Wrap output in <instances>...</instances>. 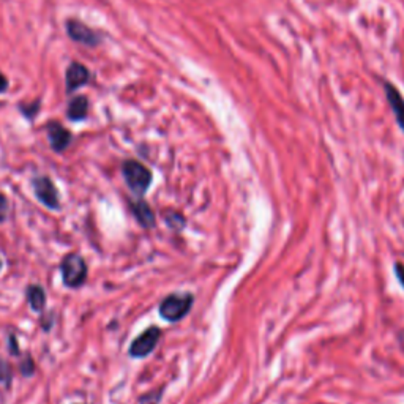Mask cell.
<instances>
[{
    "mask_svg": "<svg viewBox=\"0 0 404 404\" xmlns=\"http://www.w3.org/2000/svg\"><path fill=\"white\" fill-rule=\"evenodd\" d=\"M122 176L136 198H142L152 185L153 174L138 160H125L122 163Z\"/></svg>",
    "mask_w": 404,
    "mask_h": 404,
    "instance_id": "cell-1",
    "label": "cell"
},
{
    "mask_svg": "<svg viewBox=\"0 0 404 404\" xmlns=\"http://www.w3.org/2000/svg\"><path fill=\"white\" fill-rule=\"evenodd\" d=\"M195 304V295L190 293H176L161 300L158 306L160 316L168 322H179L190 313Z\"/></svg>",
    "mask_w": 404,
    "mask_h": 404,
    "instance_id": "cell-2",
    "label": "cell"
},
{
    "mask_svg": "<svg viewBox=\"0 0 404 404\" xmlns=\"http://www.w3.org/2000/svg\"><path fill=\"white\" fill-rule=\"evenodd\" d=\"M61 272L63 284L70 289L81 288L87 279V264H85L84 257L76 253H70L63 257L61 262Z\"/></svg>",
    "mask_w": 404,
    "mask_h": 404,
    "instance_id": "cell-3",
    "label": "cell"
},
{
    "mask_svg": "<svg viewBox=\"0 0 404 404\" xmlns=\"http://www.w3.org/2000/svg\"><path fill=\"white\" fill-rule=\"evenodd\" d=\"M65 30L70 39H72L74 43H78V45H83L85 47L100 46L101 40H103L101 39L100 32L92 29V27H89L87 24L76 18L67 19Z\"/></svg>",
    "mask_w": 404,
    "mask_h": 404,
    "instance_id": "cell-4",
    "label": "cell"
},
{
    "mask_svg": "<svg viewBox=\"0 0 404 404\" xmlns=\"http://www.w3.org/2000/svg\"><path fill=\"white\" fill-rule=\"evenodd\" d=\"M32 188L34 195L43 206L51 210H61V198H59V190L56 183L52 182L51 177L39 176L32 180Z\"/></svg>",
    "mask_w": 404,
    "mask_h": 404,
    "instance_id": "cell-5",
    "label": "cell"
},
{
    "mask_svg": "<svg viewBox=\"0 0 404 404\" xmlns=\"http://www.w3.org/2000/svg\"><path fill=\"white\" fill-rule=\"evenodd\" d=\"M160 338H161V328L160 327L152 326V327L145 328L141 335L133 339L128 354H130V357H133V359L147 357V355H150L155 351V348H157Z\"/></svg>",
    "mask_w": 404,
    "mask_h": 404,
    "instance_id": "cell-6",
    "label": "cell"
},
{
    "mask_svg": "<svg viewBox=\"0 0 404 404\" xmlns=\"http://www.w3.org/2000/svg\"><path fill=\"white\" fill-rule=\"evenodd\" d=\"M92 81L90 70L81 62H72L65 70V92L67 95H72L78 92L81 87L87 85Z\"/></svg>",
    "mask_w": 404,
    "mask_h": 404,
    "instance_id": "cell-7",
    "label": "cell"
},
{
    "mask_svg": "<svg viewBox=\"0 0 404 404\" xmlns=\"http://www.w3.org/2000/svg\"><path fill=\"white\" fill-rule=\"evenodd\" d=\"M46 133L47 139H50V145L52 152L62 153L72 145L73 142V133L62 125L59 120H51L46 123Z\"/></svg>",
    "mask_w": 404,
    "mask_h": 404,
    "instance_id": "cell-8",
    "label": "cell"
},
{
    "mask_svg": "<svg viewBox=\"0 0 404 404\" xmlns=\"http://www.w3.org/2000/svg\"><path fill=\"white\" fill-rule=\"evenodd\" d=\"M382 89H384L385 100L393 112V117H395L396 125L404 133V96L400 92V89H398L395 84L390 83V81H387V79L382 81Z\"/></svg>",
    "mask_w": 404,
    "mask_h": 404,
    "instance_id": "cell-9",
    "label": "cell"
},
{
    "mask_svg": "<svg viewBox=\"0 0 404 404\" xmlns=\"http://www.w3.org/2000/svg\"><path fill=\"white\" fill-rule=\"evenodd\" d=\"M131 212L134 215V218H136V222L141 224L144 229H152L155 228V224H157L153 210L150 209L149 204L145 202L142 198H138L136 201L131 202Z\"/></svg>",
    "mask_w": 404,
    "mask_h": 404,
    "instance_id": "cell-10",
    "label": "cell"
},
{
    "mask_svg": "<svg viewBox=\"0 0 404 404\" xmlns=\"http://www.w3.org/2000/svg\"><path fill=\"white\" fill-rule=\"evenodd\" d=\"M67 118L72 122H83L89 114V98L85 95H76L68 101Z\"/></svg>",
    "mask_w": 404,
    "mask_h": 404,
    "instance_id": "cell-11",
    "label": "cell"
},
{
    "mask_svg": "<svg viewBox=\"0 0 404 404\" xmlns=\"http://www.w3.org/2000/svg\"><path fill=\"white\" fill-rule=\"evenodd\" d=\"M25 295L30 308L34 310L35 313H41V311L46 308V293L40 284H30L25 290Z\"/></svg>",
    "mask_w": 404,
    "mask_h": 404,
    "instance_id": "cell-12",
    "label": "cell"
},
{
    "mask_svg": "<svg viewBox=\"0 0 404 404\" xmlns=\"http://www.w3.org/2000/svg\"><path fill=\"white\" fill-rule=\"evenodd\" d=\"M18 109L27 120H34L41 109V100H35L32 101V103H19Z\"/></svg>",
    "mask_w": 404,
    "mask_h": 404,
    "instance_id": "cell-13",
    "label": "cell"
},
{
    "mask_svg": "<svg viewBox=\"0 0 404 404\" xmlns=\"http://www.w3.org/2000/svg\"><path fill=\"white\" fill-rule=\"evenodd\" d=\"M164 222L171 229L180 231L183 229V226H185V217H183L182 213L176 212V210H168V212L164 213Z\"/></svg>",
    "mask_w": 404,
    "mask_h": 404,
    "instance_id": "cell-14",
    "label": "cell"
},
{
    "mask_svg": "<svg viewBox=\"0 0 404 404\" xmlns=\"http://www.w3.org/2000/svg\"><path fill=\"white\" fill-rule=\"evenodd\" d=\"M12 381H13L12 365H10L5 359H0V384H2L5 389H10Z\"/></svg>",
    "mask_w": 404,
    "mask_h": 404,
    "instance_id": "cell-15",
    "label": "cell"
},
{
    "mask_svg": "<svg viewBox=\"0 0 404 404\" xmlns=\"http://www.w3.org/2000/svg\"><path fill=\"white\" fill-rule=\"evenodd\" d=\"M19 371L21 374L25 376V378H30V376L35 374V362L32 360L29 354H27V357L19 363Z\"/></svg>",
    "mask_w": 404,
    "mask_h": 404,
    "instance_id": "cell-16",
    "label": "cell"
},
{
    "mask_svg": "<svg viewBox=\"0 0 404 404\" xmlns=\"http://www.w3.org/2000/svg\"><path fill=\"white\" fill-rule=\"evenodd\" d=\"M8 210H10V204L7 196L3 193H0V223H3L5 220L8 217Z\"/></svg>",
    "mask_w": 404,
    "mask_h": 404,
    "instance_id": "cell-17",
    "label": "cell"
},
{
    "mask_svg": "<svg viewBox=\"0 0 404 404\" xmlns=\"http://www.w3.org/2000/svg\"><path fill=\"white\" fill-rule=\"evenodd\" d=\"M8 349H10V354L14 355V357H18V355L21 354L19 344H18V337H16L14 333H10V337H8Z\"/></svg>",
    "mask_w": 404,
    "mask_h": 404,
    "instance_id": "cell-18",
    "label": "cell"
},
{
    "mask_svg": "<svg viewBox=\"0 0 404 404\" xmlns=\"http://www.w3.org/2000/svg\"><path fill=\"white\" fill-rule=\"evenodd\" d=\"M393 268H395V275H396L398 281H400V284L404 289V264L395 262V266H393Z\"/></svg>",
    "mask_w": 404,
    "mask_h": 404,
    "instance_id": "cell-19",
    "label": "cell"
},
{
    "mask_svg": "<svg viewBox=\"0 0 404 404\" xmlns=\"http://www.w3.org/2000/svg\"><path fill=\"white\" fill-rule=\"evenodd\" d=\"M8 87H10L8 78L5 76V74L2 72H0V94H5V92L8 90Z\"/></svg>",
    "mask_w": 404,
    "mask_h": 404,
    "instance_id": "cell-20",
    "label": "cell"
},
{
    "mask_svg": "<svg viewBox=\"0 0 404 404\" xmlns=\"http://www.w3.org/2000/svg\"><path fill=\"white\" fill-rule=\"evenodd\" d=\"M2 266H3V264H2V259H0V270H2Z\"/></svg>",
    "mask_w": 404,
    "mask_h": 404,
    "instance_id": "cell-21",
    "label": "cell"
},
{
    "mask_svg": "<svg viewBox=\"0 0 404 404\" xmlns=\"http://www.w3.org/2000/svg\"><path fill=\"white\" fill-rule=\"evenodd\" d=\"M0 106H2V105H0Z\"/></svg>",
    "mask_w": 404,
    "mask_h": 404,
    "instance_id": "cell-22",
    "label": "cell"
}]
</instances>
